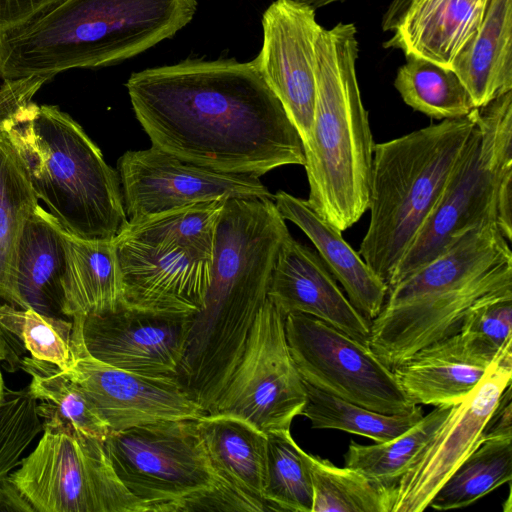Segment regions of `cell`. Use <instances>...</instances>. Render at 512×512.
Masks as SVG:
<instances>
[{"label":"cell","mask_w":512,"mask_h":512,"mask_svg":"<svg viewBox=\"0 0 512 512\" xmlns=\"http://www.w3.org/2000/svg\"><path fill=\"white\" fill-rule=\"evenodd\" d=\"M152 146L211 170L257 177L304 166L301 138L254 60H191L126 82Z\"/></svg>","instance_id":"6da1fadb"},{"label":"cell","mask_w":512,"mask_h":512,"mask_svg":"<svg viewBox=\"0 0 512 512\" xmlns=\"http://www.w3.org/2000/svg\"><path fill=\"white\" fill-rule=\"evenodd\" d=\"M289 230L272 199L224 202L203 308L193 316L178 380L198 402L215 403L268 298L280 246Z\"/></svg>","instance_id":"7a4b0ae2"},{"label":"cell","mask_w":512,"mask_h":512,"mask_svg":"<svg viewBox=\"0 0 512 512\" xmlns=\"http://www.w3.org/2000/svg\"><path fill=\"white\" fill-rule=\"evenodd\" d=\"M196 11L197 0H60L0 35V77L119 63L173 37Z\"/></svg>","instance_id":"3957f363"},{"label":"cell","mask_w":512,"mask_h":512,"mask_svg":"<svg viewBox=\"0 0 512 512\" xmlns=\"http://www.w3.org/2000/svg\"><path fill=\"white\" fill-rule=\"evenodd\" d=\"M353 23L322 27L316 41V103L303 143L307 202L341 232L368 210L374 141L356 76Z\"/></svg>","instance_id":"277c9868"},{"label":"cell","mask_w":512,"mask_h":512,"mask_svg":"<svg viewBox=\"0 0 512 512\" xmlns=\"http://www.w3.org/2000/svg\"><path fill=\"white\" fill-rule=\"evenodd\" d=\"M476 127V108L374 145L370 222L359 255L388 286L429 219Z\"/></svg>","instance_id":"5b68a950"},{"label":"cell","mask_w":512,"mask_h":512,"mask_svg":"<svg viewBox=\"0 0 512 512\" xmlns=\"http://www.w3.org/2000/svg\"><path fill=\"white\" fill-rule=\"evenodd\" d=\"M5 130L37 198L68 234L112 241L128 226L118 172L70 115L33 103Z\"/></svg>","instance_id":"8992f818"},{"label":"cell","mask_w":512,"mask_h":512,"mask_svg":"<svg viewBox=\"0 0 512 512\" xmlns=\"http://www.w3.org/2000/svg\"><path fill=\"white\" fill-rule=\"evenodd\" d=\"M512 174V91L476 108V127L438 204L388 288L431 261L467 230L496 223L498 190ZM497 224V223H496Z\"/></svg>","instance_id":"52a82bcc"},{"label":"cell","mask_w":512,"mask_h":512,"mask_svg":"<svg viewBox=\"0 0 512 512\" xmlns=\"http://www.w3.org/2000/svg\"><path fill=\"white\" fill-rule=\"evenodd\" d=\"M35 449L9 477L36 512H149L121 482L103 442L78 430L50 405Z\"/></svg>","instance_id":"ba28073f"},{"label":"cell","mask_w":512,"mask_h":512,"mask_svg":"<svg viewBox=\"0 0 512 512\" xmlns=\"http://www.w3.org/2000/svg\"><path fill=\"white\" fill-rule=\"evenodd\" d=\"M103 445L118 478L149 512H182L197 495L230 484L215 470L197 420L111 431Z\"/></svg>","instance_id":"9c48e42d"},{"label":"cell","mask_w":512,"mask_h":512,"mask_svg":"<svg viewBox=\"0 0 512 512\" xmlns=\"http://www.w3.org/2000/svg\"><path fill=\"white\" fill-rule=\"evenodd\" d=\"M285 333L301 378L313 387L384 414H409L419 406L370 345L301 313L285 317Z\"/></svg>","instance_id":"30bf717a"},{"label":"cell","mask_w":512,"mask_h":512,"mask_svg":"<svg viewBox=\"0 0 512 512\" xmlns=\"http://www.w3.org/2000/svg\"><path fill=\"white\" fill-rule=\"evenodd\" d=\"M306 390L286 339L285 317L267 298L244 351L209 413L239 417L265 434L290 430Z\"/></svg>","instance_id":"8fae6325"},{"label":"cell","mask_w":512,"mask_h":512,"mask_svg":"<svg viewBox=\"0 0 512 512\" xmlns=\"http://www.w3.org/2000/svg\"><path fill=\"white\" fill-rule=\"evenodd\" d=\"M511 384L509 342L469 395L451 407L446 419L399 478L392 512H422L428 507L443 483L483 441L486 422Z\"/></svg>","instance_id":"7c38bea8"},{"label":"cell","mask_w":512,"mask_h":512,"mask_svg":"<svg viewBox=\"0 0 512 512\" xmlns=\"http://www.w3.org/2000/svg\"><path fill=\"white\" fill-rule=\"evenodd\" d=\"M117 172L129 224L200 202L274 198L257 176L197 166L153 146L125 152Z\"/></svg>","instance_id":"4fadbf2b"},{"label":"cell","mask_w":512,"mask_h":512,"mask_svg":"<svg viewBox=\"0 0 512 512\" xmlns=\"http://www.w3.org/2000/svg\"><path fill=\"white\" fill-rule=\"evenodd\" d=\"M71 320L74 362L63 372L83 388L111 431L168 420H197L205 414L177 378L141 375L92 357L82 340L80 318Z\"/></svg>","instance_id":"5bb4252c"},{"label":"cell","mask_w":512,"mask_h":512,"mask_svg":"<svg viewBox=\"0 0 512 512\" xmlns=\"http://www.w3.org/2000/svg\"><path fill=\"white\" fill-rule=\"evenodd\" d=\"M263 44L254 60L284 107L302 144L310 135L317 93L315 9L299 0H275L262 16Z\"/></svg>","instance_id":"9a60e30c"},{"label":"cell","mask_w":512,"mask_h":512,"mask_svg":"<svg viewBox=\"0 0 512 512\" xmlns=\"http://www.w3.org/2000/svg\"><path fill=\"white\" fill-rule=\"evenodd\" d=\"M193 316L156 313L123 303L77 318L84 346L95 359L141 375L177 378Z\"/></svg>","instance_id":"2e32d148"},{"label":"cell","mask_w":512,"mask_h":512,"mask_svg":"<svg viewBox=\"0 0 512 512\" xmlns=\"http://www.w3.org/2000/svg\"><path fill=\"white\" fill-rule=\"evenodd\" d=\"M114 243L126 305L177 315H195L203 308L212 258L179 247L146 245L121 234Z\"/></svg>","instance_id":"e0dca14e"},{"label":"cell","mask_w":512,"mask_h":512,"mask_svg":"<svg viewBox=\"0 0 512 512\" xmlns=\"http://www.w3.org/2000/svg\"><path fill=\"white\" fill-rule=\"evenodd\" d=\"M267 296L284 317L309 315L369 345L370 322L351 304L319 255L290 233L280 246Z\"/></svg>","instance_id":"ac0fdd59"},{"label":"cell","mask_w":512,"mask_h":512,"mask_svg":"<svg viewBox=\"0 0 512 512\" xmlns=\"http://www.w3.org/2000/svg\"><path fill=\"white\" fill-rule=\"evenodd\" d=\"M490 0H410L385 48L450 68L480 26Z\"/></svg>","instance_id":"d6986e66"},{"label":"cell","mask_w":512,"mask_h":512,"mask_svg":"<svg viewBox=\"0 0 512 512\" xmlns=\"http://www.w3.org/2000/svg\"><path fill=\"white\" fill-rule=\"evenodd\" d=\"M274 204L285 219L294 223L310 239L351 304L370 322L380 313L388 286L343 238L342 232L320 216L307 202L278 191Z\"/></svg>","instance_id":"ffe728a7"},{"label":"cell","mask_w":512,"mask_h":512,"mask_svg":"<svg viewBox=\"0 0 512 512\" xmlns=\"http://www.w3.org/2000/svg\"><path fill=\"white\" fill-rule=\"evenodd\" d=\"M490 364L469 352L457 333L420 349L393 372L415 405L453 406L469 395Z\"/></svg>","instance_id":"44dd1931"},{"label":"cell","mask_w":512,"mask_h":512,"mask_svg":"<svg viewBox=\"0 0 512 512\" xmlns=\"http://www.w3.org/2000/svg\"><path fill=\"white\" fill-rule=\"evenodd\" d=\"M64 229L38 204L27 219L18 247L16 283L23 309L64 318Z\"/></svg>","instance_id":"7402d4cb"},{"label":"cell","mask_w":512,"mask_h":512,"mask_svg":"<svg viewBox=\"0 0 512 512\" xmlns=\"http://www.w3.org/2000/svg\"><path fill=\"white\" fill-rule=\"evenodd\" d=\"M474 106L512 91V0H490L484 18L454 58Z\"/></svg>","instance_id":"603a6c76"},{"label":"cell","mask_w":512,"mask_h":512,"mask_svg":"<svg viewBox=\"0 0 512 512\" xmlns=\"http://www.w3.org/2000/svg\"><path fill=\"white\" fill-rule=\"evenodd\" d=\"M63 314L67 318L113 310L124 303L114 240H85L64 230Z\"/></svg>","instance_id":"cb8c5ba5"},{"label":"cell","mask_w":512,"mask_h":512,"mask_svg":"<svg viewBox=\"0 0 512 512\" xmlns=\"http://www.w3.org/2000/svg\"><path fill=\"white\" fill-rule=\"evenodd\" d=\"M197 424L217 473L242 492L266 503L268 436L229 414L205 413Z\"/></svg>","instance_id":"d4e9b609"},{"label":"cell","mask_w":512,"mask_h":512,"mask_svg":"<svg viewBox=\"0 0 512 512\" xmlns=\"http://www.w3.org/2000/svg\"><path fill=\"white\" fill-rule=\"evenodd\" d=\"M28 166L7 131L0 130V299L23 308L16 283L18 247L39 204Z\"/></svg>","instance_id":"484cf974"},{"label":"cell","mask_w":512,"mask_h":512,"mask_svg":"<svg viewBox=\"0 0 512 512\" xmlns=\"http://www.w3.org/2000/svg\"><path fill=\"white\" fill-rule=\"evenodd\" d=\"M313 487L312 512H392L396 485L305 452Z\"/></svg>","instance_id":"4316f807"},{"label":"cell","mask_w":512,"mask_h":512,"mask_svg":"<svg viewBox=\"0 0 512 512\" xmlns=\"http://www.w3.org/2000/svg\"><path fill=\"white\" fill-rule=\"evenodd\" d=\"M394 86L408 106L436 120L464 117L476 108L452 69L416 56H406Z\"/></svg>","instance_id":"83f0119b"},{"label":"cell","mask_w":512,"mask_h":512,"mask_svg":"<svg viewBox=\"0 0 512 512\" xmlns=\"http://www.w3.org/2000/svg\"><path fill=\"white\" fill-rule=\"evenodd\" d=\"M225 201H207L172 209L120 233L150 246L179 247L212 258L217 226Z\"/></svg>","instance_id":"f1b7e54d"},{"label":"cell","mask_w":512,"mask_h":512,"mask_svg":"<svg viewBox=\"0 0 512 512\" xmlns=\"http://www.w3.org/2000/svg\"><path fill=\"white\" fill-rule=\"evenodd\" d=\"M512 479V438L484 439L456 468L428 507L446 511L467 507Z\"/></svg>","instance_id":"f546056e"},{"label":"cell","mask_w":512,"mask_h":512,"mask_svg":"<svg viewBox=\"0 0 512 512\" xmlns=\"http://www.w3.org/2000/svg\"><path fill=\"white\" fill-rule=\"evenodd\" d=\"M306 403L301 415L313 429H336L369 438L391 440L416 424L422 417L420 406L409 414H384L325 393L304 382Z\"/></svg>","instance_id":"4dcf8cb0"},{"label":"cell","mask_w":512,"mask_h":512,"mask_svg":"<svg viewBox=\"0 0 512 512\" xmlns=\"http://www.w3.org/2000/svg\"><path fill=\"white\" fill-rule=\"evenodd\" d=\"M452 406H436L399 436L371 445L351 441L344 463L380 482L396 485L415 455L427 443L448 416Z\"/></svg>","instance_id":"1f68e13d"},{"label":"cell","mask_w":512,"mask_h":512,"mask_svg":"<svg viewBox=\"0 0 512 512\" xmlns=\"http://www.w3.org/2000/svg\"><path fill=\"white\" fill-rule=\"evenodd\" d=\"M21 368L31 375L29 391L87 436L104 442L111 429L83 388L53 363L24 357Z\"/></svg>","instance_id":"d6a6232c"},{"label":"cell","mask_w":512,"mask_h":512,"mask_svg":"<svg viewBox=\"0 0 512 512\" xmlns=\"http://www.w3.org/2000/svg\"><path fill=\"white\" fill-rule=\"evenodd\" d=\"M267 436L266 501L273 511L312 512L313 487L305 451L290 430Z\"/></svg>","instance_id":"836d02e7"},{"label":"cell","mask_w":512,"mask_h":512,"mask_svg":"<svg viewBox=\"0 0 512 512\" xmlns=\"http://www.w3.org/2000/svg\"><path fill=\"white\" fill-rule=\"evenodd\" d=\"M0 328L20 339L31 356L68 371L74 362L73 322L8 303L0 305Z\"/></svg>","instance_id":"e575fe53"},{"label":"cell","mask_w":512,"mask_h":512,"mask_svg":"<svg viewBox=\"0 0 512 512\" xmlns=\"http://www.w3.org/2000/svg\"><path fill=\"white\" fill-rule=\"evenodd\" d=\"M37 399L29 387L8 390L0 408V479L20 464V457L43 430Z\"/></svg>","instance_id":"d590c367"},{"label":"cell","mask_w":512,"mask_h":512,"mask_svg":"<svg viewBox=\"0 0 512 512\" xmlns=\"http://www.w3.org/2000/svg\"><path fill=\"white\" fill-rule=\"evenodd\" d=\"M458 335L469 352L492 363L512 342V299L498 300L475 309L463 321Z\"/></svg>","instance_id":"8d00e7d4"},{"label":"cell","mask_w":512,"mask_h":512,"mask_svg":"<svg viewBox=\"0 0 512 512\" xmlns=\"http://www.w3.org/2000/svg\"><path fill=\"white\" fill-rule=\"evenodd\" d=\"M44 76L3 80L0 85V130L21 117L34 103V95L49 81Z\"/></svg>","instance_id":"74e56055"},{"label":"cell","mask_w":512,"mask_h":512,"mask_svg":"<svg viewBox=\"0 0 512 512\" xmlns=\"http://www.w3.org/2000/svg\"><path fill=\"white\" fill-rule=\"evenodd\" d=\"M60 0H0V35L31 21Z\"/></svg>","instance_id":"f35d334b"},{"label":"cell","mask_w":512,"mask_h":512,"mask_svg":"<svg viewBox=\"0 0 512 512\" xmlns=\"http://www.w3.org/2000/svg\"><path fill=\"white\" fill-rule=\"evenodd\" d=\"M512 387L501 394L483 430V440L488 438H512Z\"/></svg>","instance_id":"ab89813d"},{"label":"cell","mask_w":512,"mask_h":512,"mask_svg":"<svg viewBox=\"0 0 512 512\" xmlns=\"http://www.w3.org/2000/svg\"><path fill=\"white\" fill-rule=\"evenodd\" d=\"M0 511L34 512L35 509L9 475L0 479Z\"/></svg>","instance_id":"60d3db41"},{"label":"cell","mask_w":512,"mask_h":512,"mask_svg":"<svg viewBox=\"0 0 512 512\" xmlns=\"http://www.w3.org/2000/svg\"><path fill=\"white\" fill-rule=\"evenodd\" d=\"M410 0H392L383 14L381 26L384 31L393 30L406 10Z\"/></svg>","instance_id":"b9f144b4"},{"label":"cell","mask_w":512,"mask_h":512,"mask_svg":"<svg viewBox=\"0 0 512 512\" xmlns=\"http://www.w3.org/2000/svg\"><path fill=\"white\" fill-rule=\"evenodd\" d=\"M2 361H9L10 363L19 362L17 356L13 353L12 349L8 345L3 330L0 328V363ZM5 387L3 382V377L0 369V408L5 399Z\"/></svg>","instance_id":"7bdbcfd3"},{"label":"cell","mask_w":512,"mask_h":512,"mask_svg":"<svg viewBox=\"0 0 512 512\" xmlns=\"http://www.w3.org/2000/svg\"><path fill=\"white\" fill-rule=\"evenodd\" d=\"M299 1L304 2L307 5L316 9V8L324 7V6L334 3V2H339V1H344V0H299Z\"/></svg>","instance_id":"ee69618b"}]
</instances>
